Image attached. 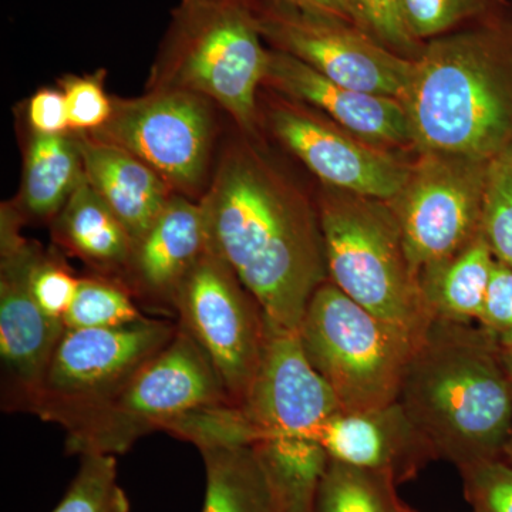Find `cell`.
<instances>
[{"label":"cell","mask_w":512,"mask_h":512,"mask_svg":"<svg viewBox=\"0 0 512 512\" xmlns=\"http://www.w3.org/2000/svg\"><path fill=\"white\" fill-rule=\"evenodd\" d=\"M403 106L416 154L491 161L512 146V0L426 42Z\"/></svg>","instance_id":"2"},{"label":"cell","mask_w":512,"mask_h":512,"mask_svg":"<svg viewBox=\"0 0 512 512\" xmlns=\"http://www.w3.org/2000/svg\"><path fill=\"white\" fill-rule=\"evenodd\" d=\"M146 319L126 286L104 276L80 278L76 295L64 316L66 329L117 328Z\"/></svg>","instance_id":"26"},{"label":"cell","mask_w":512,"mask_h":512,"mask_svg":"<svg viewBox=\"0 0 512 512\" xmlns=\"http://www.w3.org/2000/svg\"><path fill=\"white\" fill-rule=\"evenodd\" d=\"M264 84L285 99L322 113L369 143L407 153L413 151L412 128L402 101L350 89L296 57L274 49L269 50Z\"/></svg>","instance_id":"16"},{"label":"cell","mask_w":512,"mask_h":512,"mask_svg":"<svg viewBox=\"0 0 512 512\" xmlns=\"http://www.w3.org/2000/svg\"><path fill=\"white\" fill-rule=\"evenodd\" d=\"M474 512H484V511L476 510V508H474Z\"/></svg>","instance_id":"40"},{"label":"cell","mask_w":512,"mask_h":512,"mask_svg":"<svg viewBox=\"0 0 512 512\" xmlns=\"http://www.w3.org/2000/svg\"><path fill=\"white\" fill-rule=\"evenodd\" d=\"M42 248L19 232L18 212L2 211L0 262V356L6 373V409L29 412L53 353L66 332L49 318L32 292V272Z\"/></svg>","instance_id":"13"},{"label":"cell","mask_w":512,"mask_h":512,"mask_svg":"<svg viewBox=\"0 0 512 512\" xmlns=\"http://www.w3.org/2000/svg\"><path fill=\"white\" fill-rule=\"evenodd\" d=\"M360 30L397 55L416 60L426 43L414 39L404 23L399 0H346Z\"/></svg>","instance_id":"30"},{"label":"cell","mask_w":512,"mask_h":512,"mask_svg":"<svg viewBox=\"0 0 512 512\" xmlns=\"http://www.w3.org/2000/svg\"><path fill=\"white\" fill-rule=\"evenodd\" d=\"M70 130L74 133H94L109 121L113 113V100L104 92L100 77H69L64 80Z\"/></svg>","instance_id":"32"},{"label":"cell","mask_w":512,"mask_h":512,"mask_svg":"<svg viewBox=\"0 0 512 512\" xmlns=\"http://www.w3.org/2000/svg\"><path fill=\"white\" fill-rule=\"evenodd\" d=\"M318 441L332 460L386 474L397 485L413 480L436 453L397 400L366 412H336Z\"/></svg>","instance_id":"18"},{"label":"cell","mask_w":512,"mask_h":512,"mask_svg":"<svg viewBox=\"0 0 512 512\" xmlns=\"http://www.w3.org/2000/svg\"><path fill=\"white\" fill-rule=\"evenodd\" d=\"M84 175L79 137L33 133L23 168L22 207L37 220L60 214Z\"/></svg>","instance_id":"22"},{"label":"cell","mask_w":512,"mask_h":512,"mask_svg":"<svg viewBox=\"0 0 512 512\" xmlns=\"http://www.w3.org/2000/svg\"><path fill=\"white\" fill-rule=\"evenodd\" d=\"M276 2L288 3L296 8L323 13V15L333 16V18L342 19L355 25L346 0H276Z\"/></svg>","instance_id":"36"},{"label":"cell","mask_w":512,"mask_h":512,"mask_svg":"<svg viewBox=\"0 0 512 512\" xmlns=\"http://www.w3.org/2000/svg\"><path fill=\"white\" fill-rule=\"evenodd\" d=\"M468 503L484 512H512V464L505 458L461 468Z\"/></svg>","instance_id":"31"},{"label":"cell","mask_w":512,"mask_h":512,"mask_svg":"<svg viewBox=\"0 0 512 512\" xmlns=\"http://www.w3.org/2000/svg\"><path fill=\"white\" fill-rule=\"evenodd\" d=\"M488 164L453 154L414 153L406 183L389 202L419 278L480 234Z\"/></svg>","instance_id":"10"},{"label":"cell","mask_w":512,"mask_h":512,"mask_svg":"<svg viewBox=\"0 0 512 512\" xmlns=\"http://www.w3.org/2000/svg\"><path fill=\"white\" fill-rule=\"evenodd\" d=\"M207 252L200 202L173 195L144 237L136 242L119 276L134 299L175 313V298L184 279Z\"/></svg>","instance_id":"17"},{"label":"cell","mask_w":512,"mask_h":512,"mask_svg":"<svg viewBox=\"0 0 512 512\" xmlns=\"http://www.w3.org/2000/svg\"><path fill=\"white\" fill-rule=\"evenodd\" d=\"M28 119L33 133L60 136L70 133L66 97L60 90H39L29 101Z\"/></svg>","instance_id":"35"},{"label":"cell","mask_w":512,"mask_h":512,"mask_svg":"<svg viewBox=\"0 0 512 512\" xmlns=\"http://www.w3.org/2000/svg\"><path fill=\"white\" fill-rule=\"evenodd\" d=\"M220 404L232 403L217 370L178 326L173 340L119 392L66 430V453L124 454L146 434Z\"/></svg>","instance_id":"7"},{"label":"cell","mask_w":512,"mask_h":512,"mask_svg":"<svg viewBox=\"0 0 512 512\" xmlns=\"http://www.w3.org/2000/svg\"><path fill=\"white\" fill-rule=\"evenodd\" d=\"M177 329L150 318L117 328L66 329L29 412L69 430L119 392Z\"/></svg>","instance_id":"8"},{"label":"cell","mask_w":512,"mask_h":512,"mask_svg":"<svg viewBox=\"0 0 512 512\" xmlns=\"http://www.w3.org/2000/svg\"><path fill=\"white\" fill-rule=\"evenodd\" d=\"M303 352L329 384L340 412H366L399 400L419 340L325 282L298 329Z\"/></svg>","instance_id":"6"},{"label":"cell","mask_w":512,"mask_h":512,"mask_svg":"<svg viewBox=\"0 0 512 512\" xmlns=\"http://www.w3.org/2000/svg\"><path fill=\"white\" fill-rule=\"evenodd\" d=\"M495 258L484 235L420 276L434 318L478 323L483 313Z\"/></svg>","instance_id":"21"},{"label":"cell","mask_w":512,"mask_h":512,"mask_svg":"<svg viewBox=\"0 0 512 512\" xmlns=\"http://www.w3.org/2000/svg\"><path fill=\"white\" fill-rule=\"evenodd\" d=\"M92 137L124 148L173 190H198L207 177L214 119L198 94L158 87L146 96L114 100L113 113Z\"/></svg>","instance_id":"12"},{"label":"cell","mask_w":512,"mask_h":512,"mask_svg":"<svg viewBox=\"0 0 512 512\" xmlns=\"http://www.w3.org/2000/svg\"><path fill=\"white\" fill-rule=\"evenodd\" d=\"M207 473L202 512H278L252 444L200 448Z\"/></svg>","instance_id":"24"},{"label":"cell","mask_w":512,"mask_h":512,"mask_svg":"<svg viewBox=\"0 0 512 512\" xmlns=\"http://www.w3.org/2000/svg\"><path fill=\"white\" fill-rule=\"evenodd\" d=\"M268 124L320 183L338 190L392 201L412 170L414 158L410 160L407 151L369 143L296 101L275 103Z\"/></svg>","instance_id":"14"},{"label":"cell","mask_w":512,"mask_h":512,"mask_svg":"<svg viewBox=\"0 0 512 512\" xmlns=\"http://www.w3.org/2000/svg\"><path fill=\"white\" fill-rule=\"evenodd\" d=\"M200 205L208 251L235 272L268 325L298 332L329 281L316 200L245 134L222 154Z\"/></svg>","instance_id":"1"},{"label":"cell","mask_w":512,"mask_h":512,"mask_svg":"<svg viewBox=\"0 0 512 512\" xmlns=\"http://www.w3.org/2000/svg\"><path fill=\"white\" fill-rule=\"evenodd\" d=\"M77 137L87 181L119 218L133 245L136 244L173 197V188L124 148L92 136Z\"/></svg>","instance_id":"19"},{"label":"cell","mask_w":512,"mask_h":512,"mask_svg":"<svg viewBox=\"0 0 512 512\" xmlns=\"http://www.w3.org/2000/svg\"><path fill=\"white\" fill-rule=\"evenodd\" d=\"M248 3L272 49L350 89L406 99L416 60L397 55L345 20L276 0Z\"/></svg>","instance_id":"9"},{"label":"cell","mask_w":512,"mask_h":512,"mask_svg":"<svg viewBox=\"0 0 512 512\" xmlns=\"http://www.w3.org/2000/svg\"><path fill=\"white\" fill-rule=\"evenodd\" d=\"M399 403L437 458L458 470L503 457L512 382L497 335L480 323L434 319L414 350Z\"/></svg>","instance_id":"3"},{"label":"cell","mask_w":512,"mask_h":512,"mask_svg":"<svg viewBox=\"0 0 512 512\" xmlns=\"http://www.w3.org/2000/svg\"><path fill=\"white\" fill-rule=\"evenodd\" d=\"M316 205L329 281L377 318L420 342L436 318L390 202L322 184Z\"/></svg>","instance_id":"4"},{"label":"cell","mask_w":512,"mask_h":512,"mask_svg":"<svg viewBox=\"0 0 512 512\" xmlns=\"http://www.w3.org/2000/svg\"><path fill=\"white\" fill-rule=\"evenodd\" d=\"M80 468L52 512H128V501L117 483L116 456L84 454Z\"/></svg>","instance_id":"27"},{"label":"cell","mask_w":512,"mask_h":512,"mask_svg":"<svg viewBox=\"0 0 512 512\" xmlns=\"http://www.w3.org/2000/svg\"><path fill=\"white\" fill-rule=\"evenodd\" d=\"M268 60L248 0L183 2L175 12L160 87L215 101L242 133L255 137L256 92Z\"/></svg>","instance_id":"5"},{"label":"cell","mask_w":512,"mask_h":512,"mask_svg":"<svg viewBox=\"0 0 512 512\" xmlns=\"http://www.w3.org/2000/svg\"><path fill=\"white\" fill-rule=\"evenodd\" d=\"M239 407L255 431V441L265 437L318 440L325 421L340 410L329 384L303 352L298 332L271 325L258 370Z\"/></svg>","instance_id":"15"},{"label":"cell","mask_w":512,"mask_h":512,"mask_svg":"<svg viewBox=\"0 0 512 512\" xmlns=\"http://www.w3.org/2000/svg\"><path fill=\"white\" fill-rule=\"evenodd\" d=\"M175 315L217 370L229 400L242 406L264 352L268 322L235 272L205 252L184 279Z\"/></svg>","instance_id":"11"},{"label":"cell","mask_w":512,"mask_h":512,"mask_svg":"<svg viewBox=\"0 0 512 512\" xmlns=\"http://www.w3.org/2000/svg\"><path fill=\"white\" fill-rule=\"evenodd\" d=\"M503 458H505V460L507 461H510V463L512 464V430L510 437H508L507 444H505L504 447Z\"/></svg>","instance_id":"38"},{"label":"cell","mask_w":512,"mask_h":512,"mask_svg":"<svg viewBox=\"0 0 512 512\" xmlns=\"http://www.w3.org/2000/svg\"><path fill=\"white\" fill-rule=\"evenodd\" d=\"M481 234L494 258L512 269V146L488 164Z\"/></svg>","instance_id":"29"},{"label":"cell","mask_w":512,"mask_h":512,"mask_svg":"<svg viewBox=\"0 0 512 512\" xmlns=\"http://www.w3.org/2000/svg\"><path fill=\"white\" fill-rule=\"evenodd\" d=\"M80 278L52 255L40 252L32 272V292L49 318L63 320L77 292Z\"/></svg>","instance_id":"33"},{"label":"cell","mask_w":512,"mask_h":512,"mask_svg":"<svg viewBox=\"0 0 512 512\" xmlns=\"http://www.w3.org/2000/svg\"><path fill=\"white\" fill-rule=\"evenodd\" d=\"M409 512H417V511H414V510H412V508H410Z\"/></svg>","instance_id":"41"},{"label":"cell","mask_w":512,"mask_h":512,"mask_svg":"<svg viewBox=\"0 0 512 512\" xmlns=\"http://www.w3.org/2000/svg\"><path fill=\"white\" fill-rule=\"evenodd\" d=\"M498 352L505 372L508 373L512 382V333L510 335H497Z\"/></svg>","instance_id":"37"},{"label":"cell","mask_w":512,"mask_h":512,"mask_svg":"<svg viewBox=\"0 0 512 512\" xmlns=\"http://www.w3.org/2000/svg\"><path fill=\"white\" fill-rule=\"evenodd\" d=\"M478 323L495 335L512 333V269L497 259Z\"/></svg>","instance_id":"34"},{"label":"cell","mask_w":512,"mask_h":512,"mask_svg":"<svg viewBox=\"0 0 512 512\" xmlns=\"http://www.w3.org/2000/svg\"><path fill=\"white\" fill-rule=\"evenodd\" d=\"M57 244L101 271L121 274L133 241L119 218L83 175L72 197L55 218Z\"/></svg>","instance_id":"20"},{"label":"cell","mask_w":512,"mask_h":512,"mask_svg":"<svg viewBox=\"0 0 512 512\" xmlns=\"http://www.w3.org/2000/svg\"><path fill=\"white\" fill-rule=\"evenodd\" d=\"M392 477L330 458L320 483L316 512H409Z\"/></svg>","instance_id":"25"},{"label":"cell","mask_w":512,"mask_h":512,"mask_svg":"<svg viewBox=\"0 0 512 512\" xmlns=\"http://www.w3.org/2000/svg\"><path fill=\"white\" fill-rule=\"evenodd\" d=\"M508 0H399L414 39L429 42L503 8Z\"/></svg>","instance_id":"28"},{"label":"cell","mask_w":512,"mask_h":512,"mask_svg":"<svg viewBox=\"0 0 512 512\" xmlns=\"http://www.w3.org/2000/svg\"><path fill=\"white\" fill-rule=\"evenodd\" d=\"M255 448L278 512H316V500L330 457L318 440L265 437Z\"/></svg>","instance_id":"23"},{"label":"cell","mask_w":512,"mask_h":512,"mask_svg":"<svg viewBox=\"0 0 512 512\" xmlns=\"http://www.w3.org/2000/svg\"><path fill=\"white\" fill-rule=\"evenodd\" d=\"M183 2L195 3V2H202V0H183Z\"/></svg>","instance_id":"39"}]
</instances>
